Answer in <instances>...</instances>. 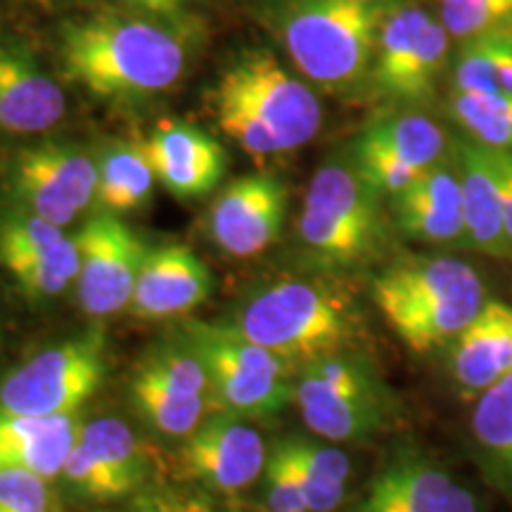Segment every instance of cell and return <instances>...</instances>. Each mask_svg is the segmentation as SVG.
I'll return each mask as SVG.
<instances>
[{
  "instance_id": "obj_1",
  "label": "cell",
  "mask_w": 512,
  "mask_h": 512,
  "mask_svg": "<svg viewBox=\"0 0 512 512\" xmlns=\"http://www.w3.org/2000/svg\"><path fill=\"white\" fill-rule=\"evenodd\" d=\"M64 79L102 100H147L176 86L185 48L169 29L147 19L100 12L62 24Z\"/></svg>"
},
{
  "instance_id": "obj_2",
  "label": "cell",
  "mask_w": 512,
  "mask_h": 512,
  "mask_svg": "<svg viewBox=\"0 0 512 512\" xmlns=\"http://www.w3.org/2000/svg\"><path fill=\"white\" fill-rule=\"evenodd\" d=\"M382 318L413 351L453 342L486 304L479 273L453 256H425L382 271L373 280Z\"/></svg>"
},
{
  "instance_id": "obj_3",
  "label": "cell",
  "mask_w": 512,
  "mask_h": 512,
  "mask_svg": "<svg viewBox=\"0 0 512 512\" xmlns=\"http://www.w3.org/2000/svg\"><path fill=\"white\" fill-rule=\"evenodd\" d=\"M382 22L377 0H294L280 38L306 81L342 93L373 72Z\"/></svg>"
},
{
  "instance_id": "obj_4",
  "label": "cell",
  "mask_w": 512,
  "mask_h": 512,
  "mask_svg": "<svg viewBox=\"0 0 512 512\" xmlns=\"http://www.w3.org/2000/svg\"><path fill=\"white\" fill-rule=\"evenodd\" d=\"M230 328L287 363L309 366L344 354L354 337V316L347 302L323 285L280 280L254 294Z\"/></svg>"
},
{
  "instance_id": "obj_5",
  "label": "cell",
  "mask_w": 512,
  "mask_h": 512,
  "mask_svg": "<svg viewBox=\"0 0 512 512\" xmlns=\"http://www.w3.org/2000/svg\"><path fill=\"white\" fill-rule=\"evenodd\" d=\"M380 192L356 164L328 162L313 174L304 197L299 235L318 259L349 266L366 259L380 240Z\"/></svg>"
},
{
  "instance_id": "obj_6",
  "label": "cell",
  "mask_w": 512,
  "mask_h": 512,
  "mask_svg": "<svg viewBox=\"0 0 512 512\" xmlns=\"http://www.w3.org/2000/svg\"><path fill=\"white\" fill-rule=\"evenodd\" d=\"M188 347L204 363L209 392L238 418H266L290 403V363L249 342L233 328L195 325Z\"/></svg>"
},
{
  "instance_id": "obj_7",
  "label": "cell",
  "mask_w": 512,
  "mask_h": 512,
  "mask_svg": "<svg viewBox=\"0 0 512 512\" xmlns=\"http://www.w3.org/2000/svg\"><path fill=\"white\" fill-rule=\"evenodd\" d=\"M105 375V335L100 330L50 347L0 382V415L60 418L76 415L98 392Z\"/></svg>"
},
{
  "instance_id": "obj_8",
  "label": "cell",
  "mask_w": 512,
  "mask_h": 512,
  "mask_svg": "<svg viewBox=\"0 0 512 512\" xmlns=\"http://www.w3.org/2000/svg\"><path fill=\"white\" fill-rule=\"evenodd\" d=\"M294 401L306 427L330 441L363 439L384 420V399L373 373L344 354L309 363L294 387Z\"/></svg>"
},
{
  "instance_id": "obj_9",
  "label": "cell",
  "mask_w": 512,
  "mask_h": 512,
  "mask_svg": "<svg viewBox=\"0 0 512 512\" xmlns=\"http://www.w3.org/2000/svg\"><path fill=\"white\" fill-rule=\"evenodd\" d=\"M245 102L283 145V152L309 143L323 124V107L309 83L292 76L271 53L254 50L223 72L219 86Z\"/></svg>"
},
{
  "instance_id": "obj_10",
  "label": "cell",
  "mask_w": 512,
  "mask_h": 512,
  "mask_svg": "<svg viewBox=\"0 0 512 512\" xmlns=\"http://www.w3.org/2000/svg\"><path fill=\"white\" fill-rule=\"evenodd\" d=\"M448 41L444 24L415 5L384 15L370 72L377 91L396 102L430 98L446 69Z\"/></svg>"
},
{
  "instance_id": "obj_11",
  "label": "cell",
  "mask_w": 512,
  "mask_h": 512,
  "mask_svg": "<svg viewBox=\"0 0 512 512\" xmlns=\"http://www.w3.org/2000/svg\"><path fill=\"white\" fill-rule=\"evenodd\" d=\"M10 188L24 211L64 228L95 200L98 162L79 145L48 140L12 159Z\"/></svg>"
},
{
  "instance_id": "obj_12",
  "label": "cell",
  "mask_w": 512,
  "mask_h": 512,
  "mask_svg": "<svg viewBox=\"0 0 512 512\" xmlns=\"http://www.w3.org/2000/svg\"><path fill=\"white\" fill-rule=\"evenodd\" d=\"M79 249V302L95 318L131 306L147 247L110 211H100L74 233Z\"/></svg>"
},
{
  "instance_id": "obj_13",
  "label": "cell",
  "mask_w": 512,
  "mask_h": 512,
  "mask_svg": "<svg viewBox=\"0 0 512 512\" xmlns=\"http://www.w3.org/2000/svg\"><path fill=\"white\" fill-rule=\"evenodd\" d=\"M268 451L261 434L238 415H211L185 437L183 465L209 489L233 494L264 475Z\"/></svg>"
},
{
  "instance_id": "obj_14",
  "label": "cell",
  "mask_w": 512,
  "mask_h": 512,
  "mask_svg": "<svg viewBox=\"0 0 512 512\" xmlns=\"http://www.w3.org/2000/svg\"><path fill=\"white\" fill-rule=\"evenodd\" d=\"M354 512H479V503L441 465L399 453L375 472Z\"/></svg>"
},
{
  "instance_id": "obj_15",
  "label": "cell",
  "mask_w": 512,
  "mask_h": 512,
  "mask_svg": "<svg viewBox=\"0 0 512 512\" xmlns=\"http://www.w3.org/2000/svg\"><path fill=\"white\" fill-rule=\"evenodd\" d=\"M287 190L273 176H242L216 197L209 214L211 238L233 256H256L278 240L285 223Z\"/></svg>"
},
{
  "instance_id": "obj_16",
  "label": "cell",
  "mask_w": 512,
  "mask_h": 512,
  "mask_svg": "<svg viewBox=\"0 0 512 512\" xmlns=\"http://www.w3.org/2000/svg\"><path fill=\"white\" fill-rule=\"evenodd\" d=\"M155 178L178 200L209 195L226 174V152L202 128L164 119L145 140Z\"/></svg>"
},
{
  "instance_id": "obj_17",
  "label": "cell",
  "mask_w": 512,
  "mask_h": 512,
  "mask_svg": "<svg viewBox=\"0 0 512 512\" xmlns=\"http://www.w3.org/2000/svg\"><path fill=\"white\" fill-rule=\"evenodd\" d=\"M214 290L209 266L185 245L147 249L140 264L131 309L140 318H174L197 309Z\"/></svg>"
},
{
  "instance_id": "obj_18",
  "label": "cell",
  "mask_w": 512,
  "mask_h": 512,
  "mask_svg": "<svg viewBox=\"0 0 512 512\" xmlns=\"http://www.w3.org/2000/svg\"><path fill=\"white\" fill-rule=\"evenodd\" d=\"M456 155L467 245L486 256H508L503 223V150L463 138Z\"/></svg>"
},
{
  "instance_id": "obj_19",
  "label": "cell",
  "mask_w": 512,
  "mask_h": 512,
  "mask_svg": "<svg viewBox=\"0 0 512 512\" xmlns=\"http://www.w3.org/2000/svg\"><path fill=\"white\" fill-rule=\"evenodd\" d=\"M394 209L403 233L415 240L432 245H467L456 155L422 171L418 181L394 197Z\"/></svg>"
},
{
  "instance_id": "obj_20",
  "label": "cell",
  "mask_w": 512,
  "mask_h": 512,
  "mask_svg": "<svg viewBox=\"0 0 512 512\" xmlns=\"http://www.w3.org/2000/svg\"><path fill=\"white\" fill-rule=\"evenodd\" d=\"M67 100L53 76L22 50L0 48V133L36 136L57 126Z\"/></svg>"
},
{
  "instance_id": "obj_21",
  "label": "cell",
  "mask_w": 512,
  "mask_h": 512,
  "mask_svg": "<svg viewBox=\"0 0 512 512\" xmlns=\"http://www.w3.org/2000/svg\"><path fill=\"white\" fill-rule=\"evenodd\" d=\"M451 373L467 394H484L512 375V306L491 299L451 342Z\"/></svg>"
},
{
  "instance_id": "obj_22",
  "label": "cell",
  "mask_w": 512,
  "mask_h": 512,
  "mask_svg": "<svg viewBox=\"0 0 512 512\" xmlns=\"http://www.w3.org/2000/svg\"><path fill=\"white\" fill-rule=\"evenodd\" d=\"M76 415L19 418L0 415V470H24L48 479L62 477L64 463L79 437Z\"/></svg>"
},
{
  "instance_id": "obj_23",
  "label": "cell",
  "mask_w": 512,
  "mask_h": 512,
  "mask_svg": "<svg viewBox=\"0 0 512 512\" xmlns=\"http://www.w3.org/2000/svg\"><path fill=\"white\" fill-rule=\"evenodd\" d=\"M95 162H98L95 202L102 211L119 216L143 207L150 200L157 178L147 159L145 143L114 140L102 147Z\"/></svg>"
},
{
  "instance_id": "obj_24",
  "label": "cell",
  "mask_w": 512,
  "mask_h": 512,
  "mask_svg": "<svg viewBox=\"0 0 512 512\" xmlns=\"http://www.w3.org/2000/svg\"><path fill=\"white\" fill-rule=\"evenodd\" d=\"M280 446L290 460L309 512L337 510L347 494L349 458L335 446L316 444L309 439H283Z\"/></svg>"
},
{
  "instance_id": "obj_25",
  "label": "cell",
  "mask_w": 512,
  "mask_h": 512,
  "mask_svg": "<svg viewBox=\"0 0 512 512\" xmlns=\"http://www.w3.org/2000/svg\"><path fill=\"white\" fill-rule=\"evenodd\" d=\"M470 430L489 477L512 496V375L477 396Z\"/></svg>"
},
{
  "instance_id": "obj_26",
  "label": "cell",
  "mask_w": 512,
  "mask_h": 512,
  "mask_svg": "<svg viewBox=\"0 0 512 512\" xmlns=\"http://www.w3.org/2000/svg\"><path fill=\"white\" fill-rule=\"evenodd\" d=\"M83 451L119 479L128 496L138 494L147 479V456L136 434L117 418H100L81 425L79 439Z\"/></svg>"
},
{
  "instance_id": "obj_27",
  "label": "cell",
  "mask_w": 512,
  "mask_h": 512,
  "mask_svg": "<svg viewBox=\"0 0 512 512\" xmlns=\"http://www.w3.org/2000/svg\"><path fill=\"white\" fill-rule=\"evenodd\" d=\"M361 145L387 152L418 171L446 159V136L439 124L420 114H403V117H387L375 121L366 128Z\"/></svg>"
},
{
  "instance_id": "obj_28",
  "label": "cell",
  "mask_w": 512,
  "mask_h": 512,
  "mask_svg": "<svg viewBox=\"0 0 512 512\" xmlns=\"http://www.w3.org/2000/svg\"><path fill=\"white\" fill-rule=\"evenodd\" d=\"M3 266L29 299L55 297L79 278V249L74 235H67L55 247L8 259L3 261Z\"/></svg>"
},
{
  "instance_id": "obj_29",
  "label": "cell",
  "mask_w": 512,
  "mask_h": 512,
  "mask_svg": "<svg viewBox=\"0 0 512 512\" xmlns=\"http://www.w3.org/2000/svg\"><path fill=\"white\" fill-rule=\"evenodd\" d=\"M131 399L138 413L150 422L155 430L171 437H188L204 420L207 399L204 396H185L143 373H136L131 380Z\"/></svg>"
},
{
  "instance_id": "obj_30",
  "label": "cell",
  "mask_w": 512,
  "mask_h": 512,
  "mask_svg": "<svg viewBox=\"0 0 512 512\" xmlns=\"http://www.w3.org/2000/svg\"><path fill=\"white\" fill-rule=\"evenodd\" d=\"M448 112L475 143L512 150V95L503 91L477 95L453 91Z\"/></svg>"
},
{
  "instance_id": "obj_31",
  "label": "cell",
  "mask_w": 512,
  "mask_h": 512,
  "mask_svg": "<svg viewBox=\"0 0 512 512\" xmlns=\"http://www.w3.org/2000/svg\"><path fill=\"white\" fill-rule=\"evenodd\" d=\"M439 22L460 41L510 31L512 0H441Z\"/></svg>"
},
{
  "instance_id": "obj_32",
  "label": "cell",
  "mask_w": 512,
  "mask_h": 512,
  "mask_svg": "<svg viewBox=\"0 0 512 512\" xmlns=\"http://www.w3.org/2000/svg\"><path fill=\"white\" fill-rule=\"evenodd\" d=\"M214 105L221 131L233 138L247 155H252L254 159H264L283 152V145H280L278 138L264 126V121L256 119V114L249 110L245 102L235 98V95L216 88Z\"/></svg>"
},
{
  "instance_id": "obj_33",
  "label": "cell",
  "mask_w": 512,
  "mask_h": 512,
  "mask_svg": "<svg viewBox=\"0 0 512 512\" xmlns=\"http://www.w3.org/2000/svg\"><path fill=\"white\" fill-rule=\"evenodd\" d=\"M138 373L185 396H204L209 392L207 370H204V363L190 347L166 349L162 354L152 356L150 361H145Z\"/></svg>"
},
{
  "instance_id": "obj_34",
  "label": "cell",
  "mask_w": 512,
  "mask_h": 512,
  "mask_svg": "<svg viewBox=\"0 0 512 512\" xmlns=\"http://www.w3.org/2000/svg\"><path fill=\"white\" fill-rule=\"evenodd\" d=\"M0 512H62L48 479L24 470H0Z\"/></svg>"
},
{
  "instance_id": "obj_35",
  "label": "cell",
  "mask_w": 512,
  "mask_h": 512,
  "mask_svg": "<svg viewBox=\"0 0 512 512\" xmlns=\"http://www.w3.org/2000/svg\"><path fill=\"white\" fill-rule=\"evenodd\" d=\"M79 439V437H76ZM62 477L72 484L74 491L81 496L91 498V501H121L128 498V491L119 484L117 477H112L100 463L88 456L79 444H74L72 453H69L67 463H64Z\"/></svg>"
},
{
  "instance_id": "obj_36",
  "label": "cell",
  "mask_w": 512,
  "mask_h": 512,
  "mask_svg": "<svg viewBox=\"0 0 512 512\" xmlns=\"http://www.w3.org/2000/svg\"><path fill=\"white\" fill-rule=\"evenodd\" d=\"M453 79H456L453 81V91L456 93L477 95L501 91L496 81L494 57H491L489 48V34L463 41Z\"/></svg>"
},
{
  "instance_id": "obj_37",
  "label": "cell",
  "mask_w": 512,
  "mask_h": 512,
  "mask_svg": "<svg viewBox=\"0 0 512 512\" xmlns=\"http://www.w3.org/2000/svg\"><path fill=\"white\" fill-rule=\"evenodd\" d=\"M356 169L361 171V176L380 192V195H401L408 185L418 181L422 171L413 169L401 159H396L387 152L375 150L368 145H356Z\"/></svg>"
},
{
  "instance_id": "obj_38",
  "label": "cell",
  "mask_w": 512,
  "mask_h": 512,
  "mask_svg": "<svg viewBox=\"0 0 512 512\" xmlns=\"http://www.w3.org/2000/svg\"><path fill=\"white\" fill-rule=\"evenodd\" d=\"M264 479H266L268 510L271 512H309L302 491H299L297 479H294L290 460H287L280 441L271 448V451H268Z\"/></svg>"
},
{
  "instance_id": "obj_39",
  "label": "cell",
  "mask_w": 512,
  "mask_h": 512,
  "mask_svg": "<svg viewBox=\"0 0 512 512\" xmlns=\"http://www.w3.org/2000/svg\"><path fill=\"white\" fill-rule=\"evenodd\" d=\"M124 512H207L200 505L185 501V498L171 494V491H147L133 498Z\"/></svg>"
},
{
  "instance_id": "obj_40",
  "label": "cell",
  "mask_w": 512,
  "mask_h": 512,
  "mask_svg": "<svg viewBox=\"0 0 512 512\" xmlns=\"http://www.w3.org/2000/svg\"><path fill=\"white\" fill-rule=\"evenodd\" d=\"M489 48L494 57L498 88L512 95V29L489 34Z\"/></svg>"
},
{
  "instance_id": "obj_41",
  "label": "cell",
  "mask_w": 512,
  "mask_h": 512,
  "mask_svg": "<svg viewBox=\"0 0 512 512\" xmlns=\"http://www.w3.org/2000/svg\"><path fill=\"white\" fill-rule=\"evenodd\" d=\"M503 223L505 247L512 256V150H503Z\"/></svg>"
},
{
  "instance_id": "obj_42",
  "label": "cell",
  "mask_w": 512,
  "mask_h": 512,
  "mask_svg": "<svg viewBox=\"0 0 512 512\" xmlns=\"http://www.w3.org/2000/svg\"><path fill=\"white\" fill-rule=\"evenodd\" d=\"M131 8L140 12H147V15H157L166 19H178L181 17V0H126Z\"/></svg>"
},
{
  "instance_id": "obj_43",
  "label": "cell",
  "mask_w": 512,
  "mask_h": 512,
  "mask_svg": "<svg viewBox=\"0 0 512 512\" xmlns=\"http://www.w3.org/2000/svg\"><path fill=\"white\" fill-rule=\"evenodd\" d=\"M38 3H53V0H38Z\"/></svg>"
}]
</instances>
